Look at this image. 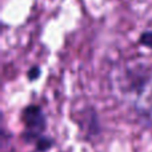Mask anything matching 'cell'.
I'll return each mask as SVG.
<instances>
[{
	"instance_id": "obj_4",
	"label": "cell",
	"mask_w": 152,
	"mask_h": 152,
	"mask_svg": "<svg viewBox=\"0 0 152 152\" xmlns=\"http://www.w3.org/2000/svg\"><path fill=\"white\" fill-rule=\"evenodd\" d=\"M39 76H40V69L37 68V67L31 68V71H29V74H28V77L31 79V80H35V79H37Z\"/></svg>"
},
{
	"instance_id": "obj_3",
	"label": "cell",
	"mask_w": 152,
	"mask_h": 152,
	"mask_svg": "<svg viewBox=\"0 0 152 152\" xmlns=\"http://www.w3.org/2000/svg\"><path fill=\"white\" fill-rule=\"evenodd\" d=\"M140 43L145 47L152 48V31L151 32H144V34L140 36Z\"/></svg>"
},
{
	"instance_id": "obj_1",
	"label": "cell",
	"mask_w": 152,
	"mask_h": 152,
	"mask_svg": "<svg viewBox=\"0 0 152 152\" xmlns=\"http://www.w3.org/2000/svg\"><path fill=\"white\" fill-rule=\"evenodd\" d=\"M23 121L26 126L24 139L27 142H31L32 139L37 140L43 136V132L45 129V118L37 105H29L23 112Z\"/></svg>"
},
{
	"instance_id": "obj_2",
	"label": "cell",
	"mask_w": 152,
	"mask_h": 152,
	"mask_svg": "<svg viewBox=\"0 0 152 152\" xmlns=\"http://www.w3.org/2000/svg\"><path fill=\"white\" fill-rule=\"evenodd\" d=\"M36 147H37V151H40V152L47 151L48 148L52 147V140L43 135V136H40L39 139L36 140Z\"/></svg>"
}]
</instances>
